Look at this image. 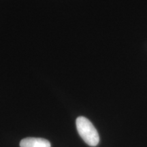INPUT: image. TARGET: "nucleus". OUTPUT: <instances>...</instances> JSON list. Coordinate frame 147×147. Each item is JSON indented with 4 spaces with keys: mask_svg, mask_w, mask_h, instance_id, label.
I'll list each match as a JSON object with an SVG mask.
<instances>
[{
    "mask_svg": "<svg viewBox=\"0 0 147 147\" xmlns=\"http://www.w3.org/2000/svg\"><path fill=\"white\" fill-rule=\"evenodd\" d=\"M76 125L77 131L80 136L91 146H96L100 142V136L97 129L89 119L84 117L76 119Z\"/></svg>",
    "mask_w": 147,
    "mask_h": 147,
    "instance_id": "f257e3e1",
    "label": "nucleus"
},
{
    "mask_svg": "<svg viewBox=\"0 0 147 147\" xmlns=\"http://www.w3.org/2000/svg\"><path fill=\"white\" fill-rule=\"evenodd\" d=\"M21 147H51V143L47 140L40 138H27L20 142Z\"/></svg>",
    "mask_w": 147,
    "mask_h": 147,
    "instance_id": "f03ea898",
    "label": "nucleus"
}]
</instances>
